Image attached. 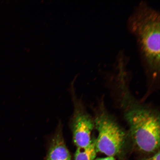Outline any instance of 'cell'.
<instances>
[{"label": "cell", "mask_w": 160, "mask_h": 160, "mask_svg": "<svg viewBox=\"0 0 160 160\" xmlns=\"http://www.w3.org/2000/svg\"><path fill=\"white\" fill-rule=\"evenodd\" d=\"M127 25L137 42L145 73L157 79L160 68L159 12L142 1L130 15Z\"/></svg>", "instance_id": "7a4b0ae2"}, {"label": "cell", "mask_w": 160, "mask_h": 160, "mask_svg": "<svg viewBox=\"0 0 160 160\" xmlns=\"http://www.w3.org/2000/svg\"><path fill=\"white\" fill-rule=\"evenodd\" d=\"M73 99L74 110L71 122L73 141L77 148L84 149L88 147L91 142V133L95 128L94 121L81 102L75 98Z\"/></svg>", "instance_id": "277c9868"}, {"label": "cell", "mask_w": 160, "mask_h": 160, "mask_svg": "<svg viewBox=\"0 0 160 160\" xmlns=\"http://www.w3.org/2000/svg\"><path fill=\"white\" fill-rule=\"evenodd\" d=\"M94 160H115V158L112 157H107L104 158H98Z\"/></svg>", "instance_id": "ba28073f"}, {"label": "cell", "mask_w": 160, "mask_h": 160, "mask_svg": "<svg viewBox=\"0 0 160 160\" xmlns=\"http://www.w3.org/2000/svg\"><path fill=\"white\" fill-rule=\"evenodd\" d=\"M71 157L66 146L61 124L52 138L46 160H71Z\"/></svg>", "instance_id": "5b68a950"}, {"label": "cell", "mask_w": 160, "mask_h": 160, "mask_svg": "<svg viewBox=\"0 0 160 160\" xmlns=\"http://www.w3.org/2000/svg\"><path fill=\"white\" fill-rule=\"evenodd\" d=\"M143 160H160V151L159 150L151 157L147 158Z\"/></svg>", "instance_id": "52a82bcc"}, {"label": "cell", "mask_w": 160, "mask_h": 160, "mask_svg": "<svg viewBox=\"0 0 160 160\" xmlns=\"http://www.w3.org/2000/svg\"><path fill=\"white\" fill-rule=\"evenodd\" d=\"M95 139H92L91 144L84 149L77 148L75 155V160H94L97 155L95 149Z\"/></svg>", "instance_id": "8992f818"}, {"label": "cell", "mask_w": 160, "mask_h": 160, "mask_svg": "<svg viewBox=\"0 0 160 160\" xmlns=\"http://www.w3.org/2000/svg\"><path fill=\"white\" fill-rule=\"evenodd\" d=\"M94 121L98 132L95 139L97 152L114 157L120 154L124 149L129 136L103 108L100 109L96 113Z\"/></svg>", "instance_id": "3957f363"}, {"label": "cell", "mask_w": 160, "mask_h": 160, "mask_svg": "<svg viewBox=\"0 0 160 160\" xmlns=\"http://www.w3.org/2000/svg\"><path fill=\"white\" fill-rule=\"evenodd\" d=\"M127 71L116 72L115 82L121 92L122 107L129 127V136L138 151L156 153L159 150L160 117L157 112L140 103L129 92L127 83Z\"/></svg>", "instance_id": "6da1fadb"}]
</instances>
